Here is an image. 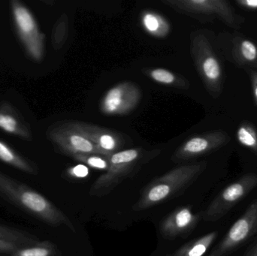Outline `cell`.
<instances>
[{
    "instance_id": "ffe728a7",
    "label": "cell",
    "mask_w": 257,
    "mask_h": 256,
    "mask_svg": "<svg viewBox=\"0 0 257 256\" xmlns=\"http://www.w3.org/2000/svg\"><path fill=\"white\" fill-rule=\"evenodd\" d=\"M0 237L24 246H31L39 242V238L33 234L3 225H0Z\"/></svg>"
},
{
    "instance_id": "5bb4252c",
    "label": "cell",
    "mask_w": 257,
    "mask_h": 256,
    "mask_svg": "<svg viewBox=\"0 0 257 256\" xmlns=\"http://www.w3.org/2000/svg\"><path fill=\"white\" fill-rule=\"evenodd\" d=\"M0 129L23 139H32L30 128L8 103L3 104L0 106Z\"/></svg>"
},
{
    "instance_id": "d6986e66",
    "label": "cell",
    "mask_w": 257,
    "mask_h": 256,
    "mask_svg": "<svg viewBox=\"0 0 257 256\" xmlns=\"http://www.w3.org/2000/svg\"><path fill=\"white\" fill-rule=\"evenodd\" d=\"M58 249L50 241L38 242L31 246H22L9 256H57Z\"/></svg>"
},
{
    "instance_id": "7c38bea8",
    "label": "cell",
    "mask_w": 257,
    "mask_h": 256,
    "mask_svg": "<svg viewBox=\"0 0 257 256\" xmlns=\"http://www.w3.org/2000/svg\"><path fill=\"white\" fill-rule=\"evenodd\" d=\"M224 143L225 135L221 132H209L191 137L174 152L172 161L180 163L199 157L218 148Z\"/></svg>"
},
{
    "instance_id": "83f0119b",
    "label": "cell",
    "mask_w": 257,
    "mask_h": 256,
    "mask_svg": "<svg viewBox=\"0 0 257 256\" xmlns=\"http://www.w3.org/2000/svg\"><path fill=\"white\" fill-rule=\"evenodd\" d=\"M244 256H257V243L246 252Z\"/></svg>"
},
{
    "instance_id": "f546056e",
    "label": "cell",
    "mask_w": 257,
    "mask_h": 256,
    "mask_svg": "<svg viewBox=\"0 0 257 256\" xmlns=\"http://www.w3.org/2000/svg\"><path fill=\"white\" fill-rule=\"evenodd\" d=\"M208 256H213V255H211V254H209V255H208Z\"/></svg>"
},
{
    "instance_id": "8fae6325",
    "label": "cell",
    "mask_w": 257,
    "mask_h": 256,
    "mask_svg": "<svg viewBox=\"0 0 257 256\" xmlns=\"http://www.w3.org/2000/svg\"><path fill=\"white\" fill-rule=\"evenodd\" d=\"M163 4L178 13L193 18L218 15L225 21L233 24L234 16L230 7L224 1L219 0H165Z\"/></svg>"
},
{
    "instance_id": "4316f807",
    "label": "cell",
    "mask_w": 257,
    "mask_h": 256,
    "mask_svg": "<svg viewBox=\"0 0 257 256\" xmlns=\"http://www.w3.org/2000/svg\"><path fill=\"white\" fill-rule=\"evenodd\" d=\"M237 3L241 6L248 8V9H257V0H242V1H238Z\"/></svg>"
},
{
    "instance_id": "7a4b0ae2",
    "label": "cell",
    "mask_w": 257,
    "mask_h": 256,
    "mask_svg": "<svg viewBox=\"0 0 257 256\" xmlns=\"http://www.w3.org/2000/svg\"><path fill=\"white\" fill-rule=\"evenodd\" d=\"M206 167L205 162L181 165L157 177L144 189L133 210L142 211L181 195Z\"/></svg>"
},
{
    "instance_id": "3957f363",
    "label": "cell",
    "mask_w": 257,
    "mask_h": 256,
    "mask_svg": "<svg viewBox=\"0 0 257 256\" xmlns=\"http://www.w3.org/2000/svg\"><path fill=\"white\" fill-rule=\"evenodd\" d=\"M161 150H147L142 147L120 150L108 157L109 167L90 188V195L103 197L111 193L125 179L160 154Z\"/></svg>"
},
{
    "instance_id": "484cf974",
    "label": "cell",
    "mask_w": 257,
    "mask_h": 256,
    "mask_svg": "<svg viewBox=\"0 0 257 256\" xmlns=\"http://www.w3.org/2000/svg\"><path fill=\"white\" fill-rule=\"evenodd\" d=\"M68 175L75 178H84L89 174L87 167L84 165H78L67 170Z\"/></svg>"
},
{
    "instance_id": "7402d4cb",
    "label": "cell",
    "mask_w": 257,
    "mask_h": 256,
    "mask_svg": "<svg viewBox=\"0 0 257 256\" xmlns=\"http://www.w3.org/2000/svg\"><path fill=\"white\" fill-rule=\"evenodd\" d=\"M72 158L75 160L85 164L95 169L106 170L107 171L109 167L108 157L102 156V155L93 154V153L78 154L75 155Z\"/></svg>"
},
{
    "instance_id": "603a6c76",
    "label": "cell",
    "mask_w": 257,
    "mask_h": 256,
    "mask_svg": "<svg viewBox=\"0 0 257 256\" xmlns=\"http://www.w3.org/2000/svg\"><path fill=\"white\" fill-rule=\"evenodd\" d=\"M238 141L242 145L257 151V137L256 133L248 126H241L237 132Z\"/></svg>"
},
{
    "instance_id": "9c48e42d",
    "label": "cell",
    "mask_w": 257,
    "mask_h": 256,
    "mask_svg": "<svg viewBox=\"0 0 257 256\" xmlns=\"http://www.w3.org/2000/svg\"><path fill=\"white\" fill-rule=\"evenodd\" d=\"M191 53L207 88L212 93L217 91L221 79V68L205 36L196 33L191 35Z\"/></svg>"
},
{
    "instance_id": "cb8c5ba5",
    "label": "cell",
    "mask_w": 257,
    "mask_h": 256,
    "mask_svg": "<svg viewBox=\"0 0 257 256\" xmlns=\"http://www.w3.org/2000/svg\"><path fill=\"white\" fill-rule=\"evenodd\" d=\"M241 55L247 61H255L257 58V48L253 42L248 40L243 41L241 43Z\"/></svg>"
},
{
    "instance_id": "ba28073f",
    "label": "cell",
    "mask_w": 257,
    "mask_h": 256,
    "mask_svg": "<svg viewBox=\"0 0 257 256\" xmlns=\"http://www.w3.org/2000/svg\"><path fill=\"white\" fill-rule=\"evenodd\" d=\"M47 137L59 152L72 158L78 154L102 155L93 143L71 127L67 121L51 126L47 132Z\"/></svg>"
},
{
    "instance_id": "ac0fdd59",
    "label": "cell",
    "mask_w": 257,
    "mask_h": 256,
    "mask_svg": "<svg viewBox=\"0 0 257 256\" xmlns=\"http://www.w3.org/2000/svg\"><path fill=\"white\" fill-rule=\"evenodd\" d=\"M141 18L144 28L151 36L163 38L169 34L170 25L160 14L151 11H145L142 12Z\"/></svg>"
},
{
    "instance_id": "e0dca14e",
    "label": "cell",
    "mask_w": 257,
    "mask_h": 256,
    "mask_svg": "<svg viewBox=\"0 0 257 256\" xmlns=\"http://www.w3.org/2000/svg\"><path fill=\"white\" fill-rule=\"evenodd\" d=\"M0 160L23 172L34 175L37 174L38 169L36 165L18 154L12 147L2 141H0Z\"/></svg>"
},
{
    "instance_id": "2e32d148",
    "label": "cell",
    "mask_w": 257,
    "mask_h": 256,
    "mask_svg": "<svg viewBox=\"0 0 257 256\" xmlns=\"http://www.w3.org/2000/svg\"><path fill=\"white\" fill-rule=\"evenodd\" d=\"M218 235L217 231H212L196 240H191L167 256H203Z\"/></svg>"
},
{
    "instance_id": "30bf717a",
    "label": "cell",
    "mask_w": 257,
    "mask_h": 256,
    "mask_svg": "<svg viewBox=\"0 0 257 256\" xmlns=\"http://www.w3.org/2000/svg\"><path fill=\"white\" fill-rule=\"evenodd\" d=\"M71 127L95 144L103 156L109 157L126 144L124 135L117 131L81 121H67Z\"/></svg>"
},
{
    "instance_id": "44dd1931",
    "label": "cell",
    "mask_w": 257,
    "mask_h": 256,
    "mask_svg": "<svg viewBox=\"0 0 257 256\" xmlns=\"http://www.w3.org/2000/svg\"><path fill=\"white\" fill-rule=\"evenodd\" d=\"M69 34V18L66 14H63L54 24L52 31V45L55 50H60L64 46Z\"/></svg>"
},
{
    "instance_id": "f1b7e54d",
    "label": "cell",
    "mask_w": 257,
    "mask_h": 256,
    "mask_svg": "<svg viewBox=\"0 0 257 256\" xmlns=\"http://www.w3.org/2000/svg\"><path fill=\"white\" fill-rule=\"evenodd\" d=\"M254 93L255 96H256V97L257 98V85L256 86V87H255Z\"/></svg>"
},
{
    "instance_id": "277c9868",
    "label": "cell",
    "mask_w": 257,
    "mask_h": 256,
    "mask_svg": "<svg viewBox=\"0 0 257 256\" xmlns=\"http://www.w3.org/2000/svg\"><path fill=\"white\" fill-rule=\"evenodd\" d=\"M12 17L18 37L30 58L41 61L45 51V36L41 33L30 9L21 2H11Z\"/></svg>"
},
{
    "instance_id": "52a82bcc",
    "label": "cell",
    "mask_w": 257,
    "mask_h": 256,
    "mask_svg": "<svg viewBox=\"0 0 257 256\" xmlns=\"http://www.w3.org/2000/svg\"><path fill=\"white\" fill-rule=\"evenodd\" d=\"M257 233V198L244 214L229 228L223 240L211 252L213 256H226L244 245Z\"/></svg>"
},
{
    "instance_id": "6da1fadb",
    "label": "cell",
    "mask_w": 257,
    "mask_h": 256,
    "mask_svg": "<svg viewBox=\"0 0 257 256\" xmlns=\"http://www.w3.org/2000/svg\"><path fill=\"white\" fill-rule=\"evenodd\" d=\"M0 197L29 214L53 225H64L75 232L70 219L42 194L0 171Z\"/></svg>"
},
{
    "instance_id": "5b68a950",
    "label": "cell",
    "mask_w": 257,
    "mask_h": 256,
    "mask_svg": "<svg viewBox=\"0 0 257 256\" xmlns=\"http://www.w3.org/2000/svg\"><path fill=\"white\" fill-rule=\"evenodd\" d=\"M257 186V175L248 174L226 186L202 213L205 222L220 220Z\"/></svg>"
},
{
    "instance_id": "9a60e30c",
    "label": "cell",
    "mask_w": 257,
    "mask_h": 256,
    "mask_svg": "<svg viewBox=\"0 0 257 256\" xmlns=\"http://www.w3.org/2000/svg\"><path fill=\"white\" fill-rule=\"evenodd\" d=\"M144 75L156 83L175 88L187 90L190 83L184 77L163 68H145L142 69Z\"/></svg>"
},
{
    "instance_id": "d4e9b609",
    "label": "cell",
    "mask_w": 257,
    "mask_h": 256,
    "mask_svg": "<svg viewBox=\"0 0 257 256\" xmlns=\"http://www.w3.org/2000/svg\"><path fill=\"white\" fill-rule=\"evenodd\" d=\"M22 246H26L0 237V254H9V255H10L12 252H15L17 249L22 247Z\"/></svg>"
},
{
    "instance_id": "4fadbf2b",
    "label": "cell",
    "mask_w": 257,
    "mask_h": 256,
    "mask_svg": "<svg viewBox=\"0 0 257 256\" xmlns=\"http://www.w3.org/2000/svg\"><path fill=\"white\" fill-rule=\"evenodd\" d=\"M201 216L193 213L190 207H179L163 219L160 224V233L169 240L187 237L196 228Z\"/></svg>"
},
{
    "instance_id": "8992f818",
    "label": "cell",
    "mask_w": 257,
    "mask_h": 256,
    "mask_svg": "<svg viewBox=\"0 0 257 256\" xmlns=\"http://www.w3.org/2000/svg\"><path fill=\"white\" fill-rule=\"evenodd\" d=\"M139 86L131 81H123L113 86L104 95L99 109L105 116H124L131 113L142 100Z\"/></svg>"
}]
</instances>
